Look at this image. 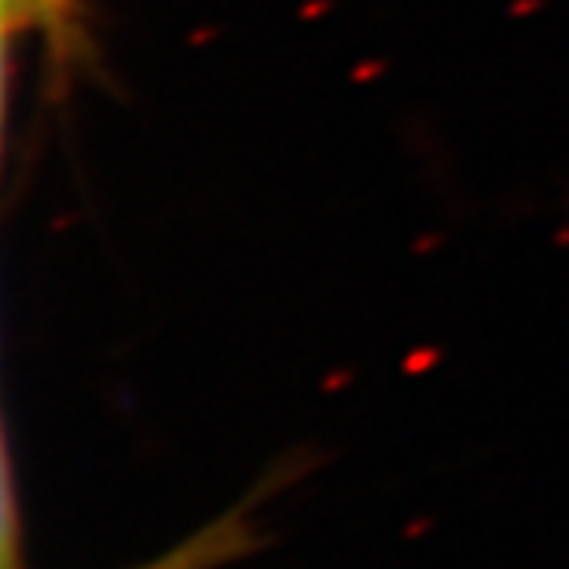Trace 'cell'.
Masks as SVG:
<instances>
[{
    "label": "cell",
    "instance_id": "cell-1",
    "mask_svg": "<svg viewBox=\"0 0 569 569\" xmlns=\"http://www.w3.org/2000/svg\"><path fill=\"white\" fill-rule=\"evenodd\" d=\"M0 569H18V525H14V498H11L4 439H0Z\"/></svg>",
    "mask_w": 569,
    "mask_h": 569
},
{
    "label": "cell",
    "instance_id": "cell-2",
    "mask_svg": "<svg viewBox=\"0 0 569 569\" xmlns=\"http://www.w3.org/2000/svg\"><path fill=\"white\" fill-rule=\"evenodd\" d=\"M42 0H0V11H8L11 18L14 14H28V11H34Z\"/></svg>",
    "mask_w": 569,
    "mask_h": 569
},
{
    "label": "cell",
    "instance_id": "cell-3",
    "mask_svg": "<svg viewBox=\"0 0 569 569\" xmlns=\"http://www.w3.org/2000/svg\"><path fill=\"white\" fill-rule=\"evenodd\" d=\"M11 21L8 11H0V93H4V24Z\"/></svg>",
    "mask_w": 569,
    "mask_h": 569
}]
</instances>
